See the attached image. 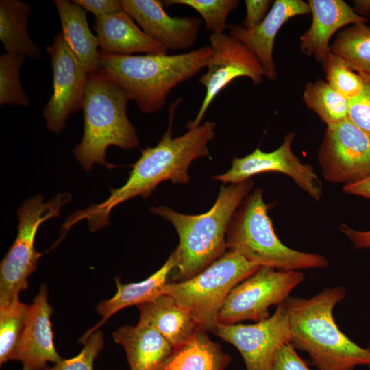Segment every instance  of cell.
<instances>
[{
    "mask_svg": "<svg viewBox=\"0 0 370 370\" xmlns=\"http://www.w3.org/2000/svg\"><path fill=\"white\" fill-rule=\"evenodd\" d=\"M254 186L249 179L223 185L214 204L206 212L189 215L160 206L151 212L168 220L179 236L174 280L190 279L225 253L226 234L231 219Z\"/></svg>",
    "mask_w": 370,
    "mask_h": 370,
    "instance_id": "4",
    "label": "cell"
},
{
    "mask_svg": "<svg viewBox=\"0 0 370 370\" xmlns=\"http://www.w3.org/2000/svg\"><path fill=\"white\" fill-rule=\"evenodd\" d=\"M29 305L19 299L0 306V364L12 360L23 333Z\"/></svg>",
    "mask_w": 370,
    "mask_h": 370,
    "instance_id": "28",
    "label": "cell"
},
{
    "mask_svg": "<svg viewBox=\"0 0 370 370\" xmlns=\"http://www.w3.org/2000/svg\"><path fill=\"white\" fill-rule=\"evenodd\" d=\"M273 370H311L291 343L283 347L275 359Z\"/></svg>",
    "mask_w": 370,
    "mask_h": 370,
    "instance_id": "35",
    "label": "cell"
},
{
    "mask_svg": "<svg viewBox=\"0 0 370 370\" xmlns=\"http://www.w3.org/2000/svg\"><path fill=\"white\" fill-rule=\"evenodd\" d=\"M312 14L310 27L300 37V49L323 64L331 53L332 36L348 25L366 23L353 8L342 0H309Z\"/></svg>",
    "mask_w": 370,
    "mask_h": 370,
    "instance_id": "18",
    "label": "cell"
},
{
    "mask_svg": "<svg viewBox=\"0 0 370 370\" xmlns=\"http://www.w3.org/2000/svg\"><path fill=\"white\" fill-rule=\"evenodd\" d=\"M25 56L5 52L0 56V105L28 107L30 99L23 90L19 77Z\"/></svg>",
    "mask_w": 370,
    "mask_h": 370,
    "instance_id": "29",
    "label": "cell"
},
{
    "mask_svg": "<svg viewBox=\"0 0 370 370\" xmlns=\"http://www.w3.org/2000/svg\"><path fill=\"white\" fill-rule=\"evenodd\" d=\"M165 5H183L196 10L202 17L205 27L211 34L225 33L228 29L229 14L239 5L238 0H166Z\"/></svg>",
    "mask_w": 370,
    "mask_h": 370,
    "instance_id": "30",
    "label": "cell"
},
{
    "mask_svg": "<svg viewBox=\"0 0 370 370\" xmlns=\"http://www.w3.org/2000/svg\"><path fill=\"white\" fill-rule=\"evenodd\" d=\"M32 6L19 0L0 1V40L8 53H18L32 59L41 56V50L28 32Z\"/></svg>",
    "mask_w": 370,
    "mask_h": 370,
    "instance_id": "25",
    "label": "cell"
},
{
    "mask_svg": "<svg viewBox=\"0 0 370 370\" xmlns=\"http://www.w3.org/2000/svg\"><path fill=\"white\" fill-rule=\"evenodd\" d=\"M71 199L70 194L64 193L44 202V197L36 195L18 209L17 235L0 266V306L18 299L27 288V279L42 256L34 247L37 231L45 221L59 217L61 208Z\"/></svg>",
    "mask_w": 370,
    "mask_h": 370,
    "instance_id": "8",
    "label": "cell"
},
{
    "mask_svg": "<svg viewBox=\"0 0 370 370\" xmlns=\"http://www.w3.org/2000/svg\"><path fill=\"white\" fill-rule=\"evenodd\" d=\"M304 280L300 271L260 267L230 291L219 312L218 323L258 322L268 318L269 308L284 302Z\"/></svg>",
    "mask_w": 370,
    "mask_h": 370,
    "instance_id": "9",
    "label": "cell"
},
{
    "mask_svg": "<svg viewBox=\"0 0 370 370\" xmlns=\"http://www.w3.org/2000/svg\"><path fill=\"white\" fill-rule=\"evenodd\" d=\"M93 27L101 50L104 52L168 54V49L145 34L125 10L95 18Z\"/></svg>",
    "mask_w": 370,
    "mask_h": 370,
    "instance_id": "19",
    "label": "cell"
},
{
    "mask_svg": "<svg viewBox=\"0 0 370 370\" xmlns=\"http://www.w3.org/2000/svg\"><path fill=\"white\" fill-rule=\"evenodd\" d=\"M52 312L47 290L42 285L29 305L25 328L12 358L22 363L23 370H44L48 362L57 363L62 360L54 345Z\"/></svg>",
    "mask_w": 370,
    "mask_h": 370,
    "instance_id": "17",
    "label": "cell"
},
{
    "mask_svg": "<svg viewBox=\"0 0 370 370\" xmlns=\"http://www.w3.org/2000/svg\"><path fill=\"white\" fill-rule=\"evenodd\" d=\"M310 14L308 3L302 0H275L264 18L256 27L247 29L238 24L228 25L229 35L246 45L258 58L265 77L274 81L278 75L273 59L276 36L291 18Z\"/></svg>",
    "mask_w": 370,
    "mask_h": 370,
    "instance_id": "16",
    "label": "cell"
},
{
    "mask_svg": "<svg viewBox=\"0 0 370 370\" xmlns=\"http://www.w3.org/2000/svg\"><path fill=\"white\" fill-rule=\"evenodd\" d=\"M53 3L68 47L88 74L99 72V42L89 28L85 10L67 0H55Z\"/></svg>",
    "mask_w": 370,
    "mask_h": 370,
    "instance_id": "22",
    "label": "cell"
},
{
    "mask_svg": "<svg viewBox=\"0 0 370 370\" xmlns=\"http://www.w3.org/2000/svg\"><path fill=\"white\" fill-rule=\"evenodd\" d=\"M212 332L238 350L245 370H273L278 353L291 340L285 301L262 321L253 324L218 323Z\"/></svg>",
    "mask_w": 370,
    "mask_h": 370,
    "instance_id": "10",
    "label": "cell"
},
{
    "mask_svg": "<svg viewBox=\"0 0 370 370\" xmlns=\"http://www.w3.org/2000/svg\"><path fill=\"white\" fill-rule=\"evenodd\" d=\"M211 55L210 45L173 55L99 51L100 71L126 92L144 114L162 109L172 89L206 68Z\"/></svg>",
    "mask_w": 370,
    "mask_h": 370,
    "instance_id": "3",
    "label": "cell"
},
{
    "mask_svg": "<svg viewBox=\"0 0 370 370\" xmlns=\"http://www.w3.org/2000/svg\"><path fill=\"white\" fill-rule=\"evenodd\" d=\"M199 327L187 342L173 347L154 370H225L230 356Z\"/></svg>",
    "mask_w": 370,
    "mask_h": 370,
    "instance_id": "23",
    "label": "cell"
},
{
    "mask_svg": "<svg viewBox=\"0 0 370 370\" xmlns=\"http://www.w3.org/2000/svg\"><path fill=\"white\" fill-rule=\"evenodd\" d=\"M317 158L325 180L354 184L370 176V136L347 118L326 127Z\"/></svg>",
    "mask_w": 370,
    "mask_h": 370,
    "instance_id": "11",
    "label": "cell"
},
{
    "mask_svg": "<svg viewBox=\"0 0 370 370\" xmlns=\"http://www.w3.org/2000/svg\"><path fill=\"white\" fill-rule=\"evenodd\" d=\"M53 71V92L43 109L47 128L58 134L69 117L83 108L89 74L68 47L61 32L46 47Z\"/></svg>",
    "mask_w": 370,
    "mask_h": 370,
    "instance_id": "13",
    "label": "cell"
},
{
    "mask_svg": "<svg viewBox=\"0 0 370 370\" xmlns=\"http://www.w3.org/2000/svg\"><path fill=\"white\" fill-rule=\"evenodd\" d=\"M331 51L354 71L370 74V27L357 23L341 30L330 45Z\"/></svg>",
    "mask_w": 370,
    "mask_h": 370,
    "instance_id": "26",
    "label": "cell"
},
{
    "mask_svg": "<svg viewBox=\"0 0 370 370\" xmlns=\"http://www.w3.org/2000/svg\"><path fill=\"white\" fill-rule=\"evenodd\" d=\"M353 4L352 8L358 15L365 18L370 16V0H356Z\"/></svg>",
    "mask_w": 370,
    "mask_h": 370,
    "instance_id": "39",
    "label": "cell"
},
{
    "mask_svg": "<svg viewBox=\"0 0 370 370\" xmlns=\"http://www.w3.org/2000/svg\"></svg>",
    "mask_w": 370,
    "mask_h": 370,
    "instance_id": "41",
    "label": "cell"
},
{
    "mask_svg": "<svg viewBox=\"0 0 370 370\" xmlns=\"http://www.w3.org/2000/svg\"><path fill=\"white\" fill-rule=\"evenodd\" d=\"M125 10L150 38L168 50H187L196 42L202 20L172 17L158 0H121Z\"/></svg>",
    "mask_w": 370,
    "mask_h": 370,
    "instance_id": "15",
    "label": "cell"
},
{
    "mask_svg": "<svg viewBox=\"0 0 370 370\" xmlns=\"http://www.w3.org/2000/svg\"><path fill=\"white\" fill-rule=\"evenodd\" d=\"M345 296V288L336 286L308 299L289 297L285 301L290 343L306 352L317 370H354L370 364V347L353 342L335 322L334 308Z\"/></svg>",
    "mask_w": 370,
    "mask_h": 370,
    "instance_id": "2",
    "label": "cell"
},
{
    "mask_svg": "<svg viewBox=\"0 0 370 370\" xmlns=\"http://www.w3.org/2000/svg\"><path fill=\"white\" fill-rule=\"evenodd\" d=\"M209 40L212 55L206 67L207 71L199 78L206 94L195 119L187 124L188 129L201 124L214 98L232 81L246 77L258 86L265 77L256 56L240 41L225 33L210 34Z\"/></svg>",
    "mask_w": 370,
    "mask_h": 370,
    "instance_id": "12",
    "label": "cell"
},
{
    "mask_svg": "<svg viewBox=\"0 0 370 370\" xmlns=\"http://www.w3.org/2000/svg\"><path fill=\"white\" fill-rule=\"evenodd\" d=\"M103 346V334L97 330L84 343L83 349L77 356L62 359L54 366L46 367L44 370H93L94 361Z\"/></svg>",
    "mask_w": 370,
    "mask_h": 370,
    "instance_id": "32",
    "label": "cell"
},
{
    "mask_svg": "<svg viewBox=\"0 0 370 370\" xmlns=\"http://www.w3.org/2000/svg\"><path fill=\"white\" fill-rule=\"evenodd\" d=\"M271 0H246V15L242 23L243 27L250 29L258 26L266 17L272 5Z\"/></svg>",
    "mask_w": 370,
    "mask_h": 370,
    "instance_id": "34",
    "label": "cell"
},
{
    "mask_svg": "<svg viewBox=\"0 0 370 370\" xmlns=\"http://www.w3.org/2000/svg\"><path fill=\"white\" fill-rule=\"evenodd\" d=\"M303 99L327 126L347 118L349 100L326 81L319 79L306 84Z\"/></svg>",
    "mask_w": 370,
    "mask_h": 370,
    "instance_id": "27",
    "label": "cell"
},
{
    "mask_svg": "<svg viewBox=\"0 0 370 370\" xmlns=\"http://www.w3.org/2000/svg\"><path fill=\"white\" fill-rule=\"evenodd\" d=\"M341 232L350 241L356 249H370V230H354L343 223Z\"/></svg>",
    "mask_w": 370,
    "mask_h": 370,
    "instance_id": "37",
    "label": "cell"
},
{
    "mask_svg": "<svg viewBox=\"0 0 370 370\" xmlns=\"http://www.w3.org/2000/svg\"><path fill=\"white\" fill-rule=\"evenodd\" d=\"M343 190L347 194L370 199V176L358 182L344 185Z\"/></svg>",
    "mask_w": 370,
    "mask_h": 370,
    "instance_id": "38",
    "label": "cell"
},
{
    "mask_svg": "<svg viewBox=\"0 0 370 370\" xmlns=\"http://www.w3.org/2000/svg\"><path fill=\"white\" fill-rule=\"evenodd\" d=\"M174 252L157 271L145 280L129 284H122L115 279L116 292L110 299L101 301L97 306V312L101 319L90 328L79 339L84 343L87 339L115 313L123 308L133 305L138 306L151 301L164 293L168 276L175 267Z\"/></svg>",
    "mask_w": 370,
    "mask_h": 370,
    "instance_id": "20",
    "label": "cell"
},
{
    "mask_svg": "<svg viewBox=\"0 0 370 370\" xmlns=\"http://www.w3.org/2000/svg\"><path fill=\"white\" fill-rule=\"evenodd\" d=\"M368 369L370 370V364L368 365Z\"/></svg>",
    "mask_w": 370,
    "mask_h": 370,
    "instance_id": "40",
    "label": "cell"
},
{
    "mask_svg": "<svg viewBox=\"0 0 370 370\" xmlns=\"http://www.w3.org/2000/svg\"><path fill=\"white\" fill-rule=\"evenodd\" d=\"M295 137L294 132L287 134L282 145L271 152L257 148L244 157H234L227 172L213 175L212 178L224 184H232L249 180L257 174L278 172L291 177L310 197L319 201L323 195L322 184L314 168L303 163L294 154L292 143Z\"/></svg>",
    "mask_w": 370,
    "mask_h": 370,
    "instance_id": "14",
    "label": "cell"
},
{
    "mask_svg": "<svg viewBox=\"0 0 370 370\" xmlns=\"http://www.w3.org/2000/svg\"><path fill=\"white\" fill-rule=\"evenodd\" d=\"M259 267L228 251L193 278L167 283L164 293L186 309L199 326L212 332L230 291Z\"/></svg>",
    "mask_w": 370,
    "mask_h": 370,
    "instance_id": "7",
    "label": "cell"
},
{
    "mask_svg": "<svg viewBox=\"0 0 370 370\" xmlns=\"http://www.w3.org/2000/svg\"><path fill=\"white\" fill-rule=\"evenodd\" d=\"M181 100L177 99L170 106L166 132L156 146L141 151L126 182L118 188H111L110 196L103 202L71 214L64 223L66 230L86 219L90 231L95 232L108 224L109 215L116 206L137 196L148 197L160 182H189L188 171L191 163L209 154L208 145L215 137L216 124L206 121L173 138L174 115Z\"/></svg>",
    "mask_w": 370,
    "mask_h": 370,
    "instance_id": "1",
    "label": "cell"
},
{
    "mask_svg": "<svg viewBox=\"0 0 370 370\" xmlns=\"http://www.w3.org/2000/svg\"><path fill=\"white\" fill-rule=\"evenodd\" d=\"M358 73L363 85L360 93L349 100L347 119L370 136V74Z\"/></svg>",
    "mask_w": 370,
    "mask_h": 370,
    "instance_id": "33",
    "label": "cell"
},
{
    "mask_svg": "<svg viewBox=\"0 0 370 370\" xmlns=\"http://www.w3.org/2000/svg\"><path fill=\"white\" fill-rule=\"evenodd\" d=\"M138 308V322L156 330L173 348L188 341L201 327L186 309L166 293Z\"/></svg>",
    "mask_w": 370,
    "mask_h": 370,
    "instance_id": "21",
    "label": "cell"
},
{
    "mask_svg": "<svg viewBox=\"0 0 370 370\" xmlns=\"http://www.w3.org/2000/svg\"><path fill=\"white\" fill-rule=\"evenodd\" d=\"M112 336L124 348L130 370H154L173 349L156 330L140 322L119 328Z\"/></svg>",
    "mask_w": 370,
    "mask_h": 370,
    "instance_id": "24",
    "label": "cell"
},
{
    "mask_svg": "<svg viewBox=\"0 0 370 370\" xmlns=\"http://www.w3.org/2000/svg\"><path fill=\"white\" fill-rule=\"evenodd\" d=\"M322 66L326 82L342 96L349 100L360 93L363 85L360 75L352 71L340 56L331 51Z\"/></svg>",
    "mask_w": 370,
    "mask_h": 370,
    "instance_id": "31",
    "label": "cell"
},
{
    "mask_svg": "<svg viewBox=\"0 0 370 370\" xmlns=\"http://www.w3.org/2000/svg\"><path fill=\"white\" fill-rule=\"evenodd\" d=\"M226 247L258 267L299 271L329 264L323 255L295 250L282 243L260 188L249 194L234 214L227 231Z\"/></svg>",
    "mask_w": 370,
    "mask_h": 370,
    "instance_id": "6",
    "label": "cell"
},
{
    "mask_svg": "<svg viewBox=\"0 0 370 370\" xmlns=\"http://www.w3.org/2000/svg\"><path fill=\"white\" fill-rule=\"evenodd\" d=\"M129 95L100 71L89 74L83 103L84 134L73 154L86 170L95 164L108 169L115 166L106 160V150L116 146L127 150L139 140L127 115Z\"/></svg>",
    "mask_w": 370,
    "mask_h": 370,
    "instance_id": "5",
    "label": "cell"
},
{
    "mask_svg": "<svg viewBox=\"0 0 370 370\" xmlns=\"http://www.w3.org/2000/svg\"><path fill=\"white\" fill-rule=\"evenodd\" d=\"M72 1L93 14L95 18L123 10L121 2L119 0H73Z\"/></svg>",
    "mask_w": 370,
    "mask_h": 370,
    "instance_id": "36",
    "label": "cell"
}]
</instances>
